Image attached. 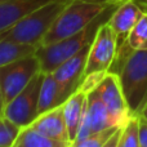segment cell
Here are the masks:
<instances>
[{
    "instance_id": "6da1fadb",
    "label": "cell",
    "mask_w": 147,
    "mask_h": 147,
    "mask_svg": "<svg viewBox=\"0 0 147 147\" xmlns=\"http://www.w3.org/2000/svg\"><path fill=\"white\" fill-rule=\"evenodd\" d=\"M121 4V3H120ZM119 3L111 4L103 13L98 16L92 23H89L85 28L79 31L78 34L69 38L59 40L57 43L49 44V45H41L36 49L35 54L38 56L39 61H40L41 71L43 72H53L61 63H63L66 59L71 58L74 54H76L79 51L90 44L96 38L97 31L99 30L103 23L109 22L111 18L112 13L115 12Z\"/></svg>"
},
{
    "instance_id": "7a4b0ae2",
    "label": "cell",
    "mask_w": 147,
    "mask_h": 147,
    "mask_svg": "<svg viewBox=\"0 0 147 147\" xmlns=\"http://www.w3.org/2000/svg\"><path fill=\"white\" fill-rule=\"evenodd\" d=\"M70 3L71 0H51L23 17L8 30L0 32V40L28 44L39 48L44 36Z\"/></svg>"
},
{
    "instance_id": "3957f363",
    "label": "cell",
    "mask_w": 147,
    "mask_h": 147,
    "mask_svg": "<svg viewBox=\"0 0 147 147\" xmlns=\"http://www.w3.org/2000/svg\"><path fill=\"white\" fill-rule=\"evenodd\" d=\"M111 4L115 3L99 0H71V3L65 8L51 30L44 36L41 45H49L78 34L93 22Z\"/></svg>"
},
{
    "instance_id": "277c9868",
    "label": "cell",
    "mask_w": 147,
    "mask_h": 147,
    "mask_svg": "<svg viewBox=\"0 0 147 147\" xmlns=\"http://www.w3.org/2000/svg\"><path fill=\"white\" fill-rule=\"evenodd\" d=\"M132 116H140L147 105V49L130 51L115 71Z\"/></svg>"
},
{
    "instance_id": "5b68a950",
    "label": "cell",
    "mask_w": 147,
    "mask_h": 147,
    "mask_svg": "<svg viewBox=\"0 0 147 147\" xmlns=\"http://www.w3.org/2000/svg\"><path fill=\"white\" fill-rule=\"evenodd\" d=\"M40 71V61L35 53L0 67V86L5 105L12 101L22 89H25Z\"/></svg>"
},
{
    "instance_id": "8992f818",
    "label": "cell",
    "mask_w": 147,
    "mask_h": 147,
    "mask_svg": "<svg viewBox=\"0 0 147 147\" xmlns=\"http://www.w3.org/2000/svg\"><path fill=\"white\" fill-rule=\"evenodd\" d=\"M43 79L44 72L40 71L25 89H22L12 101L5 105L3 116L21 128L28 127L39 116V98Z\"/></svg>"
},
{
    "instance_id": "52a82bcc",
    "label": "cell",
    "mask_w": 147,
    "mask_h": 147,
    "mask_svg": "<svg viewBox=\"0 0 147 147\" xmlns=\"http://www.w3.org/2000/svg\"><path fill=\"white\" fill-rule=\"evenodd\" d=\"M117 51L119 44L116 34L114 32L109 22L103 23L97 31L94 40L92 41L84 78L92 74L109 72L117 56Z\"/></svg>"
},
{
    "instance_id": "ba28073f",
    "label": "cell",
    "mask_w": 147,
    "mask_h": 147,
    "mask_svg": "<svg viewBox=\"0 0 147 147\" xmlns=\"http://www.w3.org/2000/svg\"><path fill=\"white\" fill-rule=\"evenodd\" d=\"M94 90L105 103L114 125L123 127L130 119L132 114L125 99L119 75L109 71Z\"/></svg>"
},
{
    "instance_id": "9c48e42d",
    "label": "cell",
    "mask_w": 147,
    "mask_h": 147,
    "mask_svg": "<svg viewBox=\"0 0 147 147\" xmlns=\"http://www.w3.org/2000/svg\"><path fill=\"white\" fill-rule=\"evenodd\" d=\"M111 127H115V125L110 117L109 111H107L105 103L102 102V99L99 98V96L97 94V92L93 89L88 93L86 111L83 117L78 136H76V140L74 142L84 140L93 133L101 132V130H105Z\"/></svg>"
},
{
    "instance_id": "30bf717a",
    "label": "cell",
    "mask_w": 147,
    "mask_h": 147,
    "mask_svg": "<svg viewBox=\"0 0 147 147\" xmlns=\"http://www.w3.org/2000/svg\"><path fill=\"white\" fill-rule=\"evenodd\" d=\"M146 10L136 0H125L119 5L109 20V25L117 36V44L121 47L127 41L128 35L141 20Z\"/></svg>"
},
{
    "instance_id": "8fae6325",
    "label": "cell",
    "mask_w": 147,
    "mask_h": 147,
    "mask_svg": "<svg viewBox=\"0 0 147 147\" xmlns=\"http://www.w3.org/2000/svg\"><path fill=\"white\" fill-rule=\"evenodd\" d=\"M76 92V89L59 83L54 78L53 72H44L43 84L39 98V115L61 107L65 102Z\"/></svg>"
},
{
    "instance_id": "7c38bea8",
    "label": "cell",
    "mask_w": 147,
    "mask_h": 147,
    "mask_svg": "<svg viewBox=\"0 0 147 147\" xmlns=\"http://www.w3.org/2000/svg\"><path fill=\"white\" fill-rule=\"evenodd\" d=\"M90 44L84 47L81 51H79L76 54H74L71 58L66 59L63 63H61L53 71V75L59 83L69 85L71 88L79 90L81 86V83L84 80V74H85L86 61L90 52Z\"/></svg>"
},
{
    "instance_id": "4fadbf2b",
    "label": "cell",
    "mask_w": 147,
    "mask_h": 147,
    "mask_svg": "<svg viewBox=\"0 0 147 147\" xmlns=\"http://www.w3.org/2000/svg\"><path fill=\"white\" fill-rule=\"evenodd\" d=\"M28 127H31L36 132L41 133L49 138L71 143L67 125L65 121L63 106L40 114Z\"/></svg>"
},
{
    "instance_id": "5bb4252c",
    "label": "cell",
    "mask_w": 147,
    "mask_h": 147,
    "mask_svg": "<svg viewBox=\"0 0 147 147\" xmlns=\"http://www.w3.org/2000/svg\"><path fill=\"white\" fill-rule=\"evenodd\" d=\"M51 0H0V32Z\"/></svg>"
},
{
    "instance_id": "9a60e30c",
    "label": "cell",
    "mask_w": 147,
    "mask_h": 147,
    "mask_svg": "<svg viewBox=\"0 0 147 147\" xmlns=\"http://www.w3.org/2000/svg\"><path fill=\"white\" fill-rule=\"evenodd\" d=\"M86 105H88V94L81 89L76 90L63 105L65 121L67 125L71 143L76 140V136L86 111Z\"/></svg>"
},
{
    "instance_id": "2e32d148",
    "label": "cell",
    "mask_w": 147,
    "mask_h": 147,
    "mask_svg": "<svg viewBox=\"0 0 147 147\" xmlns=\"http://www.w3.org/2000/svg\"><path fill=\"white\" fill-rule=\"evenodd\" d=\"M10 147H71V143L49 138L31 127H25Z\"/></svg>"
},
{
    "instance_id": "e0dca14e",
    "label": "cell",
    "mask_w": 147,
    "mask_h": 147,
    "mask_svg": "<svg viewBox=\"0 0 147 147\" xmlns=\"http://www.w3.org/2000/svg\"><path fill=\"white\" fill-rule=\"evenodd\" d=\"M36 47L28 44L14 43L9 40H0V67L22 57L30 56L36 52Z\"/></svg>"
},
{
    "instance_id": "ac0fdd59",
    "label": "cell",
    "mask_w": 147,
    "mask_h": 147,
    "mask_svg": "<svg viewBox=\"0 0 147 147\" xmlns=\"http://www.w3.org/2000/svg\"><path fill=\"white\" fill-rule=\"evenodd\" d=\"M125 43L133 51H145V49H147V12L143 13L141 20L133 27Z\"/></svg>"
},
{
    "instance_id": "d6986e66",
    "label": "cell",
    "mask_w": 147,
    "mask_h": 147,
    "mask_svg": "<svg viewBox=\"0 0 147 147\" xmlns=\"http://www.w3.org/2000/svg\"><path fill=\"white\" fill-rule=\"evenodd\" d=\"M119 147H141L140 116H130V119L123 125Z\"/></svg>"
},
{
    "instance_id": "ffe728a7",
    "label": "cell",
    "mask_w": 147,
    "mask_h": 147,
    "mask_svg": "<svg viewBox=\"0 0 147 147\" xmlns=\"http://www.w3.org/2000/svg\"><path fill=\"white\" fill-rule=\"evenodd\" d=\"M119 128L120 127H111L105 130H101V132L93 133V134L88 136V137L84 138V140L72 142L71 147H103L105 143L110 140V137H111Z\"/></svg>"
},
{
    "instance_id": "44dd1931",
    "label": "cell",
    "mask_w": 147,
    "mask_h": 147,
    "mask_svg": "<svg viewBox=\"0 0 147 147\" xmlns=\"http://www.w3.org/2000/svg\"><path fill=\"white\" fill-rule=\"evenodd\" d=\"M22 129L7 117H0V147H10Z\"/></svg>"
},
{
    "instance_id": "7402d4cb",
    "label": "cell",
    "mask_w": 147,
    "mask_h": 147,
    "mask_svg": "<svg viewBox=\"0 0 147 147\" xmlns=\"http://www.w3.org/2000/svg\"><path fill=\"white\" fill-rule=\"evenodd\" d=\"M140 145L147 147V119L140 116Z\"/></svg>"
},
{
    "instance_id": "603a6c76",
    "label": "cell",
    "mask_w": 147,
    "mask_h": 147,
    "mask_svg": "<svg viewBox=\"0 0 147 147\" xmlns=\"http://www.w3.org/2000/svg\"><path fill=\"white\" fill-rule=\"evenodd\" d=\"M121 128L120 127L114 134L110 137V140L107 141L106 143L103 145V147H119V141H120V136H121Z\"/></svg>"
},
{
    "instance_id": "cb8c5ba5",
    "label": "cell",
    "mask_w": 147,
    "mask_h": 147,
    "mask_svg": "<svg viewBox=\"0 0 147 147\" xmlns=\"http://www.w3.org/2000/svg\"><path fill=\"white\" fill-rule=\"evenodd\" d=\"M4 107H5V101H4V96H3L1 86H0V117H3V115H4Z\"/></svg>"
},
{
    "instance_id": "d4e9b609",
    "label": "cell",
    "mask_w": 147,
    "mask_h": 147,
    "mask_svg": "<svg viewBox=\"0 0 147 147\" xmlns=\"http://www.w3.org/2000/svg\"><path fill=\"white\" fill-rule=\"evenodd\" d=\"M140 116H142V117H145V119H147V105L145 106V109L142 110V112H141Z\"/></svg>"
},
{
    "instance_id": "484cf974",
    "label": "cell",
    "mask_w": 147,
    "mask_h": 147,
    "mask_svg": "<svg viewBox=\"0 0 147 147\" xmlns=\"http://www.w3.org/2000/svg\"><path fill=\"white\" fill-rule=\"evenodd\" d=\"M99 1H106V3H124L125 0H99Z\"/></svg>"
}]
</instances>
